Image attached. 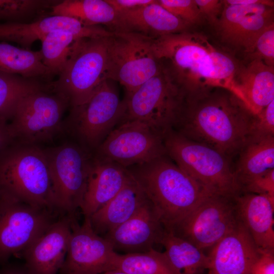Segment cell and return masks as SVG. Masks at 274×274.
<instances>
[{
  "mask_svg": "<svg viewBox=\"0 0 274 274\" xmlns=\"http://www.w3.org/2000/svg\"><path fill=\"white\" fill-rule=\"evenodd\" d=\"M0 274H28L24 267L9 265L0 270Z\"/></svg>",
  "mask_w": 274,
  "mask_h": 274,
  "instance_id": "obj_42",
  "label": "cell"
},
{
  "mask_svg": "<svg viewBox=\"0 0 274 274\" xmlns=\"http://www.w3.org/2000/svg\"><path fill=\"white\" fill-rule=\"evenodd\" d=\"M233 172L239 188L274 169V135L254 134L241 149Z\"/></svg>",
  "mask_w": 274,
  "mask_h": 274,
  "instance_id": "obj_26",
  "label": "cell"
},
{
  "mask_svg": "<svg viewBox=\"0 0 274 274\" xmlns=\"http://www.w3.org/2000/svg\"><path fill=\"white\" fill-rule=\"evenodd\" d=\"M67 251L60 270L62 274H101L115 270L119 254L110 242L97 234L89 218L81 225L72 221Z\"/></svg>",
  "mask_w": 274,
  "mask_h": 274,
  "instance_id": "obj_15",
  "label": "cell"
},
{
  "mask_svg": "<svg viewBox=\"0 0 274 274\" xmlns=\"http://www.w3.org/2000/svg\"><path fill=\"white\" fill-rule=\"evenodd\" d=\"M224 5L216 25L221 38L251 53L259 35L274 23L273 7L262 4Z\"/></svg>",
  "mask_w": 274,
  "mask_h": 274,
  "instance_id": "obj_16",
  "label": "cell"
},
{
  "mask_svg": "<svg viewBox=\"0 0 274 274\" xmlns=\"http://www.w3.org/2000/svg\"><path fill=\"white\" fill-rule=\"evenodd\" d=\"M160 244L179 274H204L208 270V256L189 242L165 230Z\"/></svg>",
  "mask_w": 274,
  "mask_h": 274,
  "instance_id": "obj_28",
  "label": "cell"
},
{
  "mask_svg": "<svg viewBox=\"0 0 274 274\" xmlns=\"http://www.w3.org/2000/svg\"><path fill=\"white\" fill-rule=\"evenodd\" d=\"M80 39L63 30L49 32L41 40L43 64L49 70L50 77L59 75L63 68L74 42Z\"/></svg>",
  "mask_w": 274,
  "mask_h": 274,
  "instance_id": "obj_31",
  "label": "cell"
},
{
  "mask_svg": "<svg viewBox=\"0 0 274 274\" xmlns=\"http://www.w3.org/2000/svg\"><path fill=\"white\" fill-rule=\"evenodd\" d=\"M50 10V15L73 18L87 26L105 25L113 32L120 31L118 13L107 0L59 1Z\"/></svg>",
  "mask_w": 274,
  "mask_h": 274,
  "instance_id": "obj_27",
  "label": "cell"
},
{
  "mask_svg": "<svg viewBox=\"0 0 274 274\" xmlns=\"http://www.w3.org/2000/svg\"><path fill=\"white\" fill-rule=\"evenodd\" d=\"M241 192L265 195L274 198V169L250 181L241 188Z\"/></svg>",
  "mask_w": 274,
  "mask_h": 274,
  "instance_id": "obj_35",
  "label": "cell"
},
{
  "mask_svg": "<svg viewBox=\"0 0 274 274\" xmlns=\"http://www.w3.org/2000/svg\"><path fill=\"white\" fill-rule=\"evenodd\" d=\"M54 221L52 212L0 193V263L23 251Z\"/></svg>",
  "mask_w": 274,
  "mask_h": 274,
  "instance_id": "obj_14",
  "label": "cell"
},
{
  "mask_svg": "<svg viewBox=\"0 0 274 274\" xmlns=\"http://www.w3.org/2000/svg\"><path fill=\"white\" fill-rule=\"evenodd\" d=\"M254 134L274 135V100L257 115Z\"/></svg>",
  "mask_w": 274,
  "mask_h": 274,
  "instance_id": "obj_36",
  "label": "cell"
},
{
  "mask_svg": "<svg viewBox=\"0 0 274 274\" xmlns=\"http://www.w3.org/2000/svg\"><path fill=\"white\" fill-rule=\"evenodd\" d=\"M234 83L242 100L256 116L274 100V68L261 59L238 67Z\"/></svg>",
  "mask_w": 274,
  "mask_h": 274,
  "instance_id": "obj_24",
  "label": "cell"
},
{
  "mask_svg": "<svg viewBox=\"0 0 274 274\" xmlns=\"http://www.w3.org/2000/svg\"><path fill=\"white\" fill-rule=\"evenodd\" d=\"M0 193L35 207L56 210L43 149L14 141L0 153Z\"/></svg>",
  "mask_w": 274,
  "mask_h": 274,
  "instance_id": "obj_4",
  "label": "cell"
},
{
  "mask_svg": "<svg viewBox=\"0 0 274 274\" xmlns=\"http://www.w3.org/2000/svg\"><path fill=\"white\" fill-rule=\"evenodd\" d=\"M67 216L55 220L23 251L28 274H57L64 263L72 232Z\"/></svg>",
  "mask_w": 274,
  "mask_h": 274,
  "instance_id": "obj_18",
  "label": "cell"
},
{
  "mask_svg": "<svg viewBox=\"0 0 274 274\" xmlns=\"http://www.w3.org/2000/svg\"><path fill=\"white\" fill-rule=\"evenodd\" d=\"M59 1L52 0H0V21L6 22H22L51 9Z\"/></svg>",
  "mask_w": 274,
  "mask_h": 274,
  "instance_id": "obj_32",
  "label": "cell"
},
{
  "mask_svg": "<svg viewBox=\"0 0 274 274\" xmlns=\"http://www.w3.org/2000/svg\"><path fill=\"white\" fill-rule=\"evenodd\" d=\"M250 274H274V253L260 252Z\"/></svg>",
  "mask_w": 274,
  "mask_h": 274,
  "instance_id": "obj_38",
  "label": "cell"
},
{
  "mask_svg": "<svg viewBox=\"0 0 274 274\" xmlns=\"http://www.w3.org/2000/svg\"><path fill=\"white\" fill-rule=\"evenodd\" d=\"M115 269L130 274H179L165 253L154 249L142 253L119 254Z\"/></svg>",
  "mask_w": 274,
  "mask_h": 274,
  "instance_id": "obj_30",
  "label": "cell"
},
{
  "mask_svg": "<svg viewBox=\"0 0 274 274\" xmlns=\"http://www.w3.org/2000/svg\"><path fill=\"white\" fill-rule=\"evenodd\" d=\"M130 176L127 168L114 162L100 161L93 157L80 207L84 217L89 218L113 198Z\"/></svg>",
  "mask_w": 274,
  "mask_h": 274,
  "instance_id": "obj_22",
  "label": "cell"
},
{
  "mask_svg": "<svg viewBox=\"0 0 274 274\" xmlns=\"http://www.w3.org/2000/svg\"><path fill=\"white\" fill-rule=\"evenodd\" d=\"M260 254L239 219L235 227L212 247L208 255V274H250Z\"/></svg>",
  "mask_w": 274,
  "mask_h": 274,
  "instance_id": "obj_19",
  "label": "cell"
},
{
  "mask_svg": "<svg viewBox=\"0 0 274 274\" xmlns=\"http://www.w3.org/2000/svg\"><path fill=\"white\" fill-rule=\"evenodd\" d=\"M63 30L79 38L108 37L113 32L99 25L87 26L73 18L50 15L33 22L0 23V41L12 42L22 48L30 50L32 45L50 32Z\"/></svg>",
  "mask_w": 274,
  "mask_h": 274,
  "instance_id": "obj_17",
  "label": "cell"
},
{
  "mask_svg": "<svg viewBox=\"0 0 274 274\" xmlns=\"http://www.w3.org/2000/svg\"><path fill=\"white\" fill-rule=\"evenodd\" d=\"M108 37L77 40L57 80L49 86L71 108L86 102L107 80Z\"/></svg>",
  "mask_w": 274,
  "mask_h": 274,
  "instance_id": "obj_6",
  "label": "cell"
},
{
  "mask_svg": "<svg viewBox=\"0 0 274 274\" xmlns=\"http://www.w3.org/2000/svg\"><path fill=\"white\" fill-rule=\"evenodd\" d=\"M147 200L142 188L130 174L120 191L89 217L92 228L98 234L107 233L132 216Z\"/></svg>",
  "mask_w": 274,
  "mask_h": 274,
  "instance_id": "obj_25",
  "label": "cell"
},
{
  "mask_svg": "<svg viewBox=\"0 0 274 274\" xmlns=\"http://www.w3.org/2000/svg\"><path fill=\"white\" fill-rule=\"evenodd\" d=\"M125 112L124 99H120L109 80H105L86 102L71 108L65 124L77 142L93 153Z\"/></svg>",
  "mask_w": 274,
  "mask_h": 274,
  "instance_id": "obj_11",
  "label": "cell"
},
{
  "mask_svg": "<svg viewBox=\"0 0 274 274\" xmlns=\"http://www.w3.org/2000/svg\"><path fill=\"white\" fill-rule=\"evenodd\" d=\"M235 201L239 219L260 252L274 253V198L241 192Z\"/></svg>",
  "mask_w": 274,
  "mask_h": 274,
  "instance_id": "obj_21",
  "label": "cell"
},
{
  "mask_svg": "<svg viewBox=\"0 0 274 274\" xmlns=\"http://www.w3.org/2000/svg\"><path fill=\"white\" fill-rule=\"evenodd\" d=\"M161 68L154 51L152 38L130 31L113 32L108 37L106 78L120 83L127 94Z\"/></svg>",
  "mask_w": 274,
  "mask_h": 274,
  "instance_id": "obj_9",
  "label": "cell"
},
{
  "mask_svg": "<svg viewBox=\"0 0 274 274\" xmlns=\"http://www.w3.org/2000/svg\"><path fill=\"white\" fill-rule=\"evenodd\" d=\"M0 72L29 79L50 77L40 50L25 49L3 41H0Z\"/></svg>",
  "mask_w": 274,
  "mask_h": 274,
  "instance_id": "obj_29",
  "label": "cell"
},
{
  "mask_svg": "<svg viewBox=\"0 0 274 274\" xmlns=\"http://www.w3.org/2000/svg\"><path fill=\"white\" fill-rule=\"evenodd\" d=\"M202 16L206 17L212 24L218 23L223 9V1L195 0Z\"/></svg>",
  "mask_w": 274,
  "mask_h": 274,
  "instance_id": "obj_37",
  "label": "cell"
},
{
  "mask_svg": "<svg viewBox=\"0 0 274 274\" xmlns=\"http://www.w3.org/2000/svg\"><path fill=\"white\" fill-rule=\"evenodd\" d=\"M125 112L121 122L141 121L163 136L174 130L182 114L185 96L161 68L124 99Z\"/></svg>",
  "mask_w": 274,
  "mask_h": 274,
  "instance_id": "obj_7",
  "label": "cell"
},
{
  "mask_svg": "<svg viewBox=\"0 0 274 274\" xmlns=\"http://www.w3.org/2000/svg\"><path fill=\"white\" fill-rule=\"evenodd\" d=\"M117 13L139 8L154 2V0H107Z\"/></svg>",
  "mask_w": 274,
  "mask_h": 274,
  "instance_id": "obj_39",
  "label": "cell"
},
{
  "mask_svg": "<svg viewBox=\"0 0 274 274\" xmlns=\"http://www.w3.org/2000/svg\"><path fill=\"white\" fill-rule=\"evenodd\" d=\"M43 150L48 163L55 210L75 220L85 193L93 154L77 142Z\"/></svg>",
  "mask_w": 274,
  "mask_h": 274,
  "instance_id": "obj_8",
  "label": "cell"
},
{
  "mask_svg": "<svg viewBox=\"0 0 274 274\" xmlns=\"http://www.w3.org/2000/svg\"><path fill=\"white\" fill-rule=\"evenodd\" d=\"M164 9L191 26L201 22L202 15L195 0H159Z\"/></svg>",
  "mask_w": 274,
  "mask_h": 274,
  "instance_id": "obj_33",
  "label": "cell"
},
{
  "mask_svg": "<svg viewBox=\"0 0 274 274\" xmlns=\"http://www.w3.org/2000/svg\"><path fill=\"white\" fill-rule=\"evenodd\" d=\"M166 155L208 193L235 196L241 193L230 159L174 130L163 136Z\"/></svg>",
  "mask_w": 274,
  "mask_h": 274,
  "instance_id": "obj_5",
  "label": "cell"
},
{
  "mask_svg": "<svg viewBox=\"0 0 274 274\" xmlns=\"http://www.w3.org/2000/svg\"><path fill=\"white\" fill-rule=\"evenodd\" d=\"M170 231L204 198L206 192L166 155L127 168Z\"/></svg>",
  "mask_w": 274,
  "mask_h": 274,
  "instance_id": "obj_3",
  "label": "cell"
},
{
  "mask_svg": "<svg viewBox=\"0 0 274 274\" xmlns=\"http://www.w3.org/2000/svg\"><path fill=\"white\" fill-rule=\"evenodd\" d=\"M92 154L98 161L114 162L125 168L166 155L163 135L134 120L121 122Z\"/></svg>",
  "mask_w": 274,
  "mask_h": 274,
  "instance_id": "obj_12",
  "label": "cell"
},
{
  "mask_svg": "<svg viewBox=\"0 0 274 274\" xmlns=\"http://www.w3.org/2000/svg\"><path fill=\"white\" fill-rule=\"evenodd\" d=\"M256 120L236 95L216 88L186 98L174 130L230 160L254 134Z\"/></svg>",
  "mask_w": 274,
  "mask_h": 274,
  "instance_id": "obj_2",
  "label": "cell"
},
{
  "mask_svg": "<svg viewBox=\"0 0 274 274\" xmlns=\"http://www.w3.org/2000/svg\"><path fill=\"white\" fill-rule=\"evenodd\" d=\"M224 4L230 5H249L257 4H262L273 7V1L267 0H227L223 1Z\"/></svg>",
  "mask_w": 274,
  "mask_h": 274,
  "instance_id": "obj_41",
  "label": "cell"
},
{
  "mask_svg": "<svg viewBox=\"0 0 274 274\" xmlns=\"http://www.w3.org/2000/svg\"><path fill=\"white\" fill-rule=\"evenodd\" d=\"M152 39L162 67L185 98L216 88L240 98L234 83L236 63L207 37L189 30Z\"/></svg>",
  "mask_w": 274,
  "mask_h": 274,
  "instance_id": "obj_1",
  "label": "cell"
},
{
  "mask_svg": "<svg viewBox=\"0 0 274 274\" xmlns=\"http://www.w3.org/2000/svg\"><path fill=\"white\" fill-rule=\"evenodd\" d=\"M235 196H207L169 231L202 251L212 247L239 220Z\"/></svg>",
  "mask_w": 274,
  "mask_h": 274,
  "instance_id": "obj_13",
  "label": "cell"
},
{
  "mask_svg": "<svg viewBox=\"0 0 274 274\" xmlns=\"http://www.w3.org/2000/svg\"><path fill=\"white\" fill-rule=\"evenodd\" d=\"M253 58L262 60L267 65H274V23L266 28L257 38L252 51Z\"/></svg>",
  "mask_w": 274,
  "mask_h": 274,
  "instance_id": "obj_34",
  "label": "cell"
},
{
  "mask_svg": "<svg viewBox=\"0 0 274 274\" xmlns=\"http://www.w3.org/2000/svg\"><path fill=\"white\" fill-rule=\"evenodd\" d=\"M165 229L148 199L129 219L106 234L114 250L127 253L149 251L160 244Z\"/></svg>",
  "mask_w": 274,
  "mask_h": 274,
  "instance_id": "obj_20",
  "label": "cell"
},
{
  "mask_svg": "<svg viewBox=\"0 0 274 274\" xmlns=\"http://www.w3.org/2000/svg\"><path fill=\"white\" fill-rule=\"evenodd\" d=\"M51 91L44 87L18 101L8 120L14 141L38 145L50 141L63 128V115L69 104Z\"/></svg>",
  "mask_w": 274,
  "mask_h": 274,
  "instance_id": "obj_10",
  "label": "cell"
},
{
  "mask_svg": "<svg viewBox=\"0 0 274 274\" xmlns=\"http://www.w3.org/2000/svg\"><path fill=\"white\" fill-rule=\"evenodd\" d=\"M118 15L119 32H134L153 38L189 31L191 26L169 12L157 1Z\"/></svg>",
  "mask_w": 274,
  "mask_h": 274,
  "instance_id": "obj_23",
  "label": "cell"
},
{
  "mask_svg": "<svg viewBox=\"0 0 274 274\" xmlns=\"http://www.w3.org/2000/svg\"><path fill=\"white\" fill-rule=\"evenodd\" d=\"M14 142L9 128L7 119L0 118V153Z\"/></svg>",
  "mask_w": 274,
  "mask_h": 274,
  "instance_id": "obj_40",
  "label": "cell"
},
{
  "mask_svg": "<svg viewBox=\"0 0 274 274\" xmlns=\"http://www.w3.org/2000/svg\"><path fill=\"white\" fill-rule=\"evenodd\" d=\"M101 274H130V273L120 270L115 269V270H110V271L102 273Z\"/></svg>",
  "mask_w": 274,
  "mask_h": 274,
  "instance_id": "obj_43",
  "label": "cell"
}]
</instances>
